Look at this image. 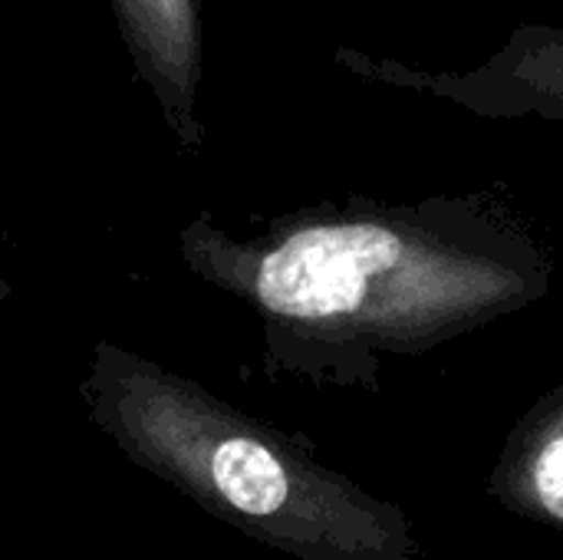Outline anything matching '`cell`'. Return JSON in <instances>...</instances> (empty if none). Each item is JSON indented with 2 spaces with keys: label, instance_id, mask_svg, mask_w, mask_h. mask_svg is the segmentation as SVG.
<instances>
[{
  "label": "cell",
  "instance_id": "cell-6",
  "mask_svg": "<svg viewBox=\"0 0 563 560\" xmlns=\"http://www.w3.org/2000/svg\"><path fill=\"white\" fill-rule=\"evenodd\" d=\"M7 297H10V284H7V281H3V274H0V304H3Z\"/></svg>",
  "mask_w": 563,
  "mask_h": 560
},
{
  "label": "cell",
  "instance_id": "cell-1",
  "mask_svg": "<svg viewBox=\"0 0 563 560\" xmlns=\"http://www.w3.org/2000/svg\"><path fill=\"white\" fill-rule=\"evenodd\" d=\"M185 267L261 320L264 370L317 389L379 393L389 360L432 353L544 300L554 254L488 191L412 205L346 198L234 238L178 234Z\"/></svg>",
  "mask_w": 563,
  "mask_h": 560
},
{
  "label": "cell",
  "instance_id": "cell-2",
  "mask_svg": "<svg viewBox=\"0 0 563 560\" xmlns=\"http://www.w3.org/2000/svg\"><path fill=\"white\" fill-rule=\"evenodd\" d=\"M79 396L115 449L244 538L294 560H419L412 518L195 380L99 340Z\"/></svg>",
  "mask_w": 563,
  "mask_h": 560
},
{
  "label": "cell",
  "instance_id": "cell-3",
  "mask_svg": "<svg viewBox=\"0 0 563 560\" xmlns=\"http://www.w3.org/2000/svg\"><path fill=\"white\" fill-rule=\"evenodd\" d=\"M350 63L363 76L432 92L485 119L538 116L548 122H563L561 26H521L498 53L465 73H419L386 59L373 66L366 56H353Z\"/></svg>",
  "mask_w": 563,
  "mask_h": 560
},
{
  "label": "cell",
  "instance_id": "cell-5",
  "mask_svg": "<svg viewBox=\"0 0 563 560\" xmlns=\"http://www.w3.org/2000/svg\"><path fill=\"white\" fill-rule=\"evenodd\" d=\"M125 33L135 43L142 66L175 132L198 142L195 92L201 76V10L198 0H115Z\"/></svg>",
  "mask_w": 563,
  "mask_h": 560
},
{
  "label": "cell",
  "instance_id": "cell-7",
  "mask_svg": "<svg viewBox=\"0 0 563 560\" xmlns=\"http://www.w3.org/2000/svg\"><path fill=\"white\" fill-rule=\"evenodd\" d=\"M158 560H162V558H158Z\"/></svg>",
  "mask_w": 563,
  "mask_h": 560
},
{
  "label": "cell",
  "instance_id": "cell-4",
  "mask_svg": "<svg viewBox=\"0 0 563 560\" xmlns=\"http://www.w3.org/2000/svg\"><path fill=\"white\" fill-rule=\"evenodd\" d=\"M485 492L505 512L563 531V386L515 422Z\"/></svg>",
  "mask_w": 563,
  "mask_h": 560
}]
</instances>
